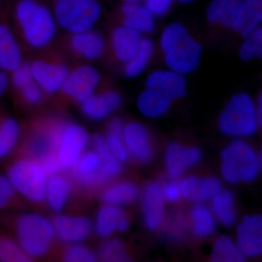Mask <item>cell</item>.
<instances>
[{
  "mask_svg": "<svg viewBox=\"0 0 262 262\" xmlns=\"http://www.w3.org/2000/svg\"><path fill=\"white\" fill-rule=\"evenodd\" d=\"M15 18L24 40L29 47L42 49L56 35L54 15L36 0H21L15 9Z\"/></svg>",
  "mask_w": 262,
  "mask_h": 262,
  "instance_id": "cell-1",
  "label": "cell"
},
{
  "mask_svg": "<svg viewBox=\"0 0 262 262\" xmlns=\"http://www.w3.org/2000/svg\"><path fill=\"white\" fill-rule=\"evenodd\" d=\"M18 244L32 259L47 254L56 234L53 221L38 213H25L17 220Z\"/></svg>",
  "mask_w": 262,
  "mask_h": 262,
  "instance_id": "cell-2",
  "label": "cell"
},
{
  "mask_svg": "<svg viewBox=\"0 0 262 262\" xmlns=\"http://www.w3.org/2000/svg\"><path fill=\"white\" fill-rule=\"evenodd\" d=\"M258 125L256 104L246 93L234 95L219 117L221 132L234 137L252 136Z\"/></svg>",
  "mask_w": 262,
  "mask_h": 262,
  "instance_id": "cell-3",
  "label": "cell"
},
{
  "mask_svg": "<svg viewBox=\"0 0 262 262\" xmlns=\"http://www.w3.org/2000/svg\"><path fill=\"white\" fill-rule=\"evenodd\" d=\"M222 175L227 182H251L261 168V158L252 146L244 141L229 144L221 154Z\"/></svg>",
  "mask_w": 262,
  "mask_h": 262,
  "instance_id": "cell-4",
  "label": "cell"
},
{
  "mask_svg": "<svg viewBox=\"0 0 262 262\" xmlns=\"http://www.w3.org/2000/svg\"><path fill=\"white\" fill-rule=\"evenodd\" d=\"M53 15L57 25L73 34L94 29L101 7L98 0H56Z\"/></svg>",
  "mask_w": 262,
  "mask_h": 262,
  "instance_id": "cell-5",
  "label": "cell"
},
{
  "mask_svg": "<svg viewBox=\"0 0 262 262\" xmlns=\"http://www.w3.org/2000/svg\"><path fill=\"white\" fill-rule=\"evenodd\" d=\"M7 177L26 199L33 203L45 201L49 177L39 162L32 158L17 160L8 168Z\"/></svg>",
  "mask_w": 262,
  "mask_h": 262,
  "instance_id": "cell-6",
  "label": "cell"
},
{
  "mask_svg": "<svg viewBox=\"0 0 262 262\" xmlns=\"http://www.w3.org/2000/svg\"><path fill=\"white\" fill-rule=\"evenodd\" d=\"M91 138L84 127L73 122H57L56 155L63 170H72L85 151Z\"/></svg>",
  "mask_w": 262,
  "mask_h": 262,
  "instance_id": "cell-7",
  "label": "cell"
},
{
  "mask_svg": "<svg viewBox=\"0 0 262 262\" xmlns=\"http://www.w3.org/2000/svg\"><path fill=\"white\" fill-rule=\"evenodd\" d=\"M202 51L201 45L189 33L164 53V59L169 70L185 76L199 68Z\"/></svg>",
  "mask_w": 262,
  "mask_h": 262,
  "instance_id": "cell-8",
  "label": "cell"
},
{
  "mask_svg": "<svg viewBox=\"0 0 262 262\" xmlns=\"http://www.w3.org/2000/svg\"><path fill=\"white\" fill-rule=\"evenodd\" d=\"M101 80V74L95 67L80 66L69 72L61 91L67 97L81 103L94 94Z\"/></svg>",
  "mask_w": 262,
  "mask_h": 262,
  "instance_id": "cell-9",
  "label": "cell"
},
{
  "mask_svg": "<svg viewBox=\"0 0 262 262\" xmlns=\"http://www.w3.org/2000/svg\"><path fill=\"white\" fill-rule=\"evenodd\" d=\"M53 223L57 237L71 244L83 242L94 229L92 221L83 215L58 214Z\"/></svg>",
  "mask_w": 262,
  "mask_h": 262,
  "instance_id": "cell-10",
  "label": "cell"
},
{
  "mask_svg": "<svg viewBox=\"0 0 262 262\" xmlns=\"http://www.w3.org/2000/svg\"><path fill=\"white\" fill-rule=\"evenodd\" d=\"M33 78L48 94H55L61 91L69 75L65 65L46 60L37 59L30 63Z\"/></svg>",
  "mask_w": 262,
  "mask_h": 262,
  "instance_id": "cell-11",
  "label": "cell"
},
{
  "mask_svg": "<svg viewBox=\"0 0 262 262\" xmlns=\"http://www.w3.org/2000/svg\"><path fill=\"white\" fill-rule=\"evenodd\" d=\"M237 245L245 256L256 257L262 251L261 215H246L237 229Z\"/></svg>",
  "mask_w": 262,
  "mask_h": 262,
  "instance_id": "cell-12",
  "label": "cell"
},
{
  "mask_svg": "<svg viewBox=\"0 0 262 262\" xmlns=\"http://www.w3.org/2000/svg\"><path fill=\"white\" fill-rule=\"evenodd\" d=\"M146 87L159 91L173 101L186 96L187 82L185 76L167 69L150 73L146 78Z\"/></svg>",
  "mask_w": 262,
  "mask_h": 262,
  "instance_id": "cell-13",
  "label": "cell"
},
{
  "mask_svg": "<svg viewBox=\"0 0 262 262\" xmlns=\"http://www.w3.org/2000/svg\"><path fill=\"white\" fill-rule=\"evenodd\" d=\"M123 139L129 155L138 162L145 163L151 160L152 144L147 129L139 122H132L125 125Z\"/></svg>",
  "mask_w": 262,
  "mask_h": 262,
  "instance_id": "cell-14",
  "label": "cell"
},
{
  "mask_svg": "<svg viewBox=\"0 0 262 262\" xmlns=\"http://www.w3.org/2000/svg\"><path fill=\"white\" fill-rule=\"evenodd\" d=\"M201 157V150L198 148L171 143L167 147L165 155V168L168 175L173 179L178 178L187 169L199 163Z\"/></svg>",
  "mask_w": 262,
  "mask_h": 262,
  "instance_id": "cell-15",
  "label": "cell"
},
{
  "mask_svg": "<svg viewBox=\"0 0 262 262\" xmlns=\"http://www.w3.org/2000/svg\"><path fill=\"white\" fill-rule=\"evenodd\" d=\"M142 214L144 225L150 230L159 228L163 224L165 199L159 183H149L144 188L142 194Z\"/></svg>",
  "mask_w": 262,
  "mask_h": 262,
  "instance_id": "cell-16",
  "label": "cell"
},
{
  "mask_svg": "<svg viewBox=\"0 0 262 262\" xmlns=\"http://www.w3.org/2000/svg\"><path fill=\"white\" fill-rule=\"evenodd\" d=\"M122 104V98L115 91H106L101 94H93L81 103V110L91 120H104Z\"/></svg>",
  "mask_w": 262,
  "mask_h": 262,
  "instance_id": "cell-17",
  "label": "cell"
},
{
  "mask_svg": "<svg viewBox=\"0 0 262 262\" xmlns=\"http://www.w3.org/2000/svg\"><path fill=\"white\" fill-rule=\"evenodd\" d=\"M72 170L77 182L84 187H96L105 184L101 160L94 150L84 151Z\"/></svg>",
  "mask_w": 262,
  "mask_h": 262,
  "instance_id": "cell-18",
  "label": "cell"
},
{
  "mask_svg": "<svg viewBox=\"0 0 262 262\" xmlns=\"http://www.w3.org/2000/svg\"><path fill=\"white\" fill-rule=\"evenodd\" d=\"M70 43L71 48L77 56L89 61L99 59L106 48L104 37L94 29L72 34Z\"/></svg>",
  "mask_w": 262,
  "mask_h": 262,
  "instance_id": "cell-19",
  "label": "cell"
},
{
  "mask_svg": "<svg viewBox=\"0 0 262 262\" xmlns=\"http://www.w3.org/2000/svg\"><path fill=\"white\" fill-rule=\"evenodd\" d=\"M141 34L125 26L114 29L111 36L113 53L119 61L126 63L134 56L139 47Z\"/></svg>",
  "mask_w": 262,
  "mask_h": 262,
  "instance_id": "cell-20",
  "label": "cell"
},
{
  "mask_svg": "<svg viewBox=\"0 0 262 262\" xmlns=\"http://www.w3.org/2000/svg\"><path fill=\"white\" fill-rule=\"evenodd\" d=\"M56 142L57 122H55L31 136L27 150L32 159L40 163L48 157L56 155Z\"/></svg>",
  "mask_w": 262,
  "mask_h": 262,
  "instance_id": "cell-21",
  "label": "cell"
},
{
  "mask_svg": "<svg viewBox=\"0 0 262 262\" xmlns=\"http://www.w3.org/2000/svg\"><path fill=\"white\" fill-rule=\"evenodd\" d=\"M18 41L8 25L0 23V69L13 72L23 63Z\"/></svg>",
  "mask_w": 262,
  "mask_h": 262,
  "instance_id": "cell-22",
  "label": "cell"
},
{
  "mask_svg": "<svg viewBox=\"0 0 262 262\" xmlns=\"http://www.w3.org/2000/svg\"><path fill=\"white\" fill-rule=\"evenodd\" d=\"M182 196L187 201L199 203L213 198L222 191V183L215 177L200 179L191 177L181 183Z\"/></svg>",
  "mask_w": 262,
  "mask_h": 262,
  "instance_id": "cell-23",
  "label": "cell"
},
{
  "mask_svg": "<svg viewBox=\"0 0 262 262\" xmlns=\"http://www.w3.org/2000/svg\"><path fill=\"white\" fill-rule=\"evenodd\" d=\"M262 21V0H244L232 28L246 37L260 27Z\"/></svg>",
  "mask_w": 262,
  "mask_h": 262,
  "instance_id": "cell-24",
  "label": "cell"
},
{
  "mask_svg": "<svg viewBox=\"0 0 262 262\" xmlns=\"http://www.w3.org/2000/svg\"><path fill=\"white\" fill-rule=\"evenodd\" d=\"M123 25L141 34H147L155 30V15L146 6L138 3H125L122 6Z\"/></svg>",
  "mask_w": 262,
  "mask_h": 262,
  "instance_id": "cell-25",
  "label": "cell"
},
{
  "mask_svg": "<svg viewBox=\"0 0 262 262\" xmlns=\"http://www.w3.org/2000/svg\"><path fill=\"white\" fill-rule=\"evenodd\" d=\"M172 102V100L159 91L146 88L139 95L136 103L143 116L158 119L168 113Z\"/></svg>",
  "mask_w": 262,
  "mask_h": 262,
  "instance_id": "cell-26",
  "label": "cell"
},
{
  "mask_svg": "<svg viewBox=\"0 0 262 262\" xmlns=\"http://www.w3.org/2000/svg\"><path fill=\"white\" fill-rule=\"evenodd\" d=\"M72 191V183L64 176L57 174L48 179L46 198L53 212L60 213L65 208Z\"/></svg>",
  "mask_w": 262,
  "mask_h": 262,
  "instance_id": "cell-27",
  "label": "cell"
},
{
  "mask_svg": "<svg viewBox=\"0 0 262 262\" xmlns=\"http://www.w3.org/2000/svg\"><path fill=\"white\" fill-rule=\"evenodd\" d=\"M244 0H212L207 9V19L214 25L232 28Z\"/></svg>",
  "mask_w": 262,
  "mask_h": 262,
  "instance_id": "cell-28",
  "label": "cell"
},
{
  "mask_svg": "<svg viewBox=\"0 0 262 262\" xmlns=\"http://www.w3.org/2000/svg\"><path fill=\"white\" fill-rule=\"evenodd\" d=\"M91 144L101 160V170L105 183L118 177L122 170V163L117 160L108 149L105 137L96 134L91 139Z\"/></svg>",
  "mask_w": 262,
  "mask_h": 262,
  "instance_id": "cell-29",
  "label": "cell"
},
{
  "mask_svg": "<svg viewBox=\"0 0 262 262\" xmlns=\"http://www.w3.org/2000/svg\"><path fill=\"white\" fill-rule=\"evenodd\" d=\"M155 53V43L149 38H142L139 47L130 61L125 63L124 74L127 78L140 76L147 68Z\"/></svg>",
  "mask_w": 262,
  "mask_h": 262,
  "instance_id": "cell-30",
  "label": "cell"
},
{
  "mask_svg": "<svg viewBox=\"0 0 262 262\" xmlns=\"http://www.w3.org/2000/svg\"><path fill=\"white\" fill-rule=\"evenodd\" d=\"M139 189L130 182H121L113 184L103 192L102 200L106 204L121 206L130 205L137 201Z\"/></svg>",
  "mask_w": 262,
  "mask_h": 262,
  "instance_id": "cell-31",
  "label": "cell"
},
{
  "mask_svg": "<svg viewBox=\"0 0 262 262\" xmlns=\"http://www.w3.org/2000/svg\"><path fill=\"white\" fill-rule=\"evenodd\" d=\"M124 212L119 206L106 204L96 215L94 229L98 237L107 238L117 231V224Z\"/></svg>",
  "mask_w": 262,
  "mask_h": 262,
  "instance_id": "cell-32",
  "label": "cell"
},
{
  "mask_svg": "<svg viewBox=\"0 0 262 262\" xmlns=\"http://www.w3.org/2000/svg\"><path fill=\"white\" fill-rule=\"evenodd\" d=\"M212 209L215 218L222 225L230 227L237 219L234 208L233 194L229 191H220L212 198Z\"/></svg>",
  "mask_w": 262,
  "mask_h": 262,
  "instance_id": "cell-33",
  "label": "cell"
},
{
  "mask_svg": "<svg viewBox=\"0 0 262 262\" xmlns=\"http://www.w3.org/2000/svg\"><path fill=\"white\" fill-rule=\"evenodd\" d=\"M124 127L125 125L121 119H113L108 123L105 137L108 149L122 163L127 161L129 158L128 151L124 142Z\"/></svg>",
  "mask_w": 262,
  "mask_h": 262,
  "instance_id": "cell-34",
  "label": "cell"
},
{
  "mask_svg": "<svg viewBox=\"0 0 262 262\" xmlns=\"http://www.w3.org/2000/svg\"><path fill=\"white\" fill-rule=\"evenodd\" d=\"M211 259L215 262H242L245 256L237 244L228 236H221L213 244Z\"/></svg>",
  "mask_w": 262,
  "mask_h": 262,
  "instance_id": "cell-35",
  "label": "cell"
},
{
  "mask_svg": "<svg viewBox=\"0 0 262 262\" xmlns=\"http://www.w3.org/2000/svg\"><path fill=\"white\" fill-rule=\"evenodd\" d=\"M192 231L198 237H208L214 233L215 221L214 215L207 207L196 205L191 212Z\"/></svg>",
  "mask_w": 262,
  "mask_h": 262,
  "instance_id": "cell-36",
  "label": "cell"
},
{
  "mask_svg": "<svg viewBox=\"0 0 262 262\" xmlns=\"http://www.w3.org/2000/svg\"><path fill=\"white\" fill-rule=\"evenodd\" d=\"M20 126L13 118H7L0 124V160L12 152L20 136Z\"/></svg>",
  "mask_w": 262,
  "mask_h": 262,
  "instance_id": "cell-37",
  "label": "cell"
},
{
  "mask_svg": "<svg viewBox=\"0 0 262 262\" xmlns=\"http://www.w3.org/2000/svg\"><path fill=\"white\" fill-rule=\"evenodd\" d=\"M97 257L103 261H131L125 244L120 239L116 238L108 239L103 243L98 248Z\"/></svg>",
  "mask_w": 262,
  "mask_h": 262,
  "instance_id": "cell-38",
  "label": "cell"
},
{
  "mask_svg": "<svg viewBox=\"0 0 262 262\" xmlns=\"http://www.w3.org/2000/svg\"><path fill=\"white\" fill-rule=\"evenodd\" d=\"M246 39L239 50L242 61H250L262 56V29L261 27L245 37Z\"/></svg>",
  "mask_w": 262,
  "mask_h": 262,
  "instance_id": "cell-39",
  "label": "cell"
},
{
  "mask_svg": "<svg viewBox=\"0 0 262 262\" xmlns=\"http://www.w3.org/2000/svg\"><path fill=\"white\" fill-rule=\"evenodd\" d=\"M31 258L24 252L18 243L8 237H0V261L27 262Z\"/></svg>",
  "mask_w": 262,
  "mask_h": 262,
  "instance_id": "cell-40",
  "label": "cell"
},
{
  "mask_svg": "<svg viewBox=\"0 0 262 262\" xmlns=\"http://www.w3.org/2000/svg\"><path fill=\"white\" fill-rule=\"evenodd\" d=\"M97 258V255L91 248L81 243L71 245L63 256L64 261L68 262H94Z\"/></svg>",
  "mask_w": 262,
  "mask_h": 262,
  "instance_id": "cell-41",
  "label": "cell"
},
{
  "mask_svg": "<svg viewBox=\"0 0 262 262\" xmlns=\"http://www.w3.org/2000/svg\"><path fill=\"white\" fill-rule=\"evenodd\" d=\"M12 82L18 91L34 81L29 63H22L12 72Z\"/></svg>",
  "mask_w": 262,
  "mask_h": 262,
  "instance_id": "cell-42",
  "label": "cell"
},
{
  "mask_svg": "<svg viewBox=\"0 0 262 262\" xmlns=\"http://www.w3.org/2000/svg\"><path fill=\"white\" fill-rule=\"evenodd\" d=\"M16 193L8 177L0 174V211L9 207Z\"/></svg>",
  "mask_w": 262,
  "mask_h": 262,
  "instance_id": "cell-43",
  "label": "cell"
},
{
  "mask_svg": "<svg viewBox=\"0 0 262 262\" xmlns=\"http://www.w3.org/2000/svg\"><path fill=\"white\" fill-rule=\"evenodd\" d=\"M19 91L21 94L24 101L31 105H36L40 103L44 94V91L41 89L40 86L34 80Z\"/></svg>",
  "mask_w": 262,
  "mask_h": 262,
  "instance_id": "cell-44",
  "label": "cell"
},
{
  "mask_svg": "<svg viewBox=\"0 0 262 262\" xmlns=\"http://www.w3.org/2000/svg\"><path fill=\"white\" fill-rule=\"evenodd\" d=\"M164 199L169 203H177L180 201L182 196L181 183L177 180H172L165 183L162 187Z\"/></svg>",
  "mask_w": 262,
  "mask_h": 262,
  "instance_id": "cell-45",
  "label": "cell"
},
{
  "mask_svg": "<svg viewBox=\"0 0 262 262\" xmlns=\"http://www.w3.org/2000/svg\"><path fill=\"white\" fill-rule=\"evenodd\" d=\"M173 0H146V7L155 16L165 15L171 8Z\"/></svg>",
  "mask_w": 262,
  "mask_h": 262,
  "instance_id": "cell-46",
  "label": "cell"
},
{
  "mask_svg": "<svg viewBox=\"0 0 262 262\" xmlns=\"http://www.w3.org/2000/svg\"><path fill=\"white\" fill-rule=\"evenodd\" d=\"M169 225V234L170 237L173 238H179L182 237V234H184L185 231V226H184V221L182 218H179L178 216H173L170 218Z\"/></svg>",
  "mask_w": 262,
  "mask_h": 262,
  "instance_id": "cell-47",
  "label": "cell"
},
{
  "mask_svg": "<svg viewBox=\"0 0 262 262\" xmlns=\"http://www.w3.org/2000/svg\"><path fill=\"white\" fill-rule=\"evenodd\" d=\"M8 82L9 80L6 72L0 69V96L4 94L8 89Z\"/></svg>",
  "mask_w": 262,
  "mask_h": 262,
  "instance_id": "cell-48",
  "label": "cell"
},
{
  "mask_svg": "<svg viewBox=\"0 0 262 262\" xmlns=\"http://www.w3.org/2000/svg\"><path fill=\"white\" fill-rule=\"evenodd\" d=\"M129 227H130V221L125 215H122L121 219L119 221L118 224H117V232L124 233V232L128 230Z\"/></svg>",
  "mask_w": 262,
  "mask_h": 262,
  "instance_id": "cell-49",
  "label": "cell"
},
{
  "mask_svg": "<svg viewBox=\"0 0 262 262\" xmlns=\"http://www.w3.org/2000/svg\"><path fill=\"white\" fill-rule=\"evenodd\" d=\"M125 3H139L141 0H123Z\"/></svg>",
  "mask_w": 262,
  "mask_h": 262,
  "instance_id": "cell-50",
  "label": "cell"
},
{
  "mask_svg": "<svg viewBox=\"0 0 262 262\" xmlns=\"http://www.w3.org/2000/svg\"><path fill=\"white\" fill-rule=\"evenodd\" d=\"M178 1L184 3V4H188V3H192V2H194L195 0H178Z\"/></svg>",
  "mask_w": 262,
  "mask_h": 262,
  "instance_id": "cell-51",
  "label": "cell"
}]
</instances>
